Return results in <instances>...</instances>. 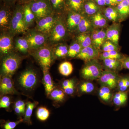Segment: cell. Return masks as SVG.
Returning <instances> with one entry per match:
<instances>
[{"label":"cell","instance_id":"cell-48","mask_svg":"<svg viewBox=\"0 0 129 129\" xmlns=\"http://www.w3.org/2000/svg\"><path fill=\"white\" fill-rule=\"evenodd\" d=\"M106 6H108L109 7H114L117 6L118 3L116 0H106Z\"/></svg>","mask_w":129,"mask_h":129},{"label":"cell","instance_id":"cell-40","mask_svg":"<svg viewBox=\"0 0 129 129\" xmlns=\"http://www.w3.org/2000/svg\"><path fill=\"white\" fill-rule=\"evenodd\" d=\"M101 49L103 52H104L114 50L119 51L120 48L119 46L117 45L110 41L107 40L103 44Z\"/></svg>","mask_w":129,"mask_h":129},{"label":"cell","instance_id":"cell-2","mask_svg":"<svg viewBox=\"0 0 129 129\" xmlns=\"http://www.w3.org/2000/svg\"><path fill=\"white\" fill-rule=\"evenodd\" d=\"M64 14L60 15L55 26L48 35L47 41L51 45L59 44L68 37L70 33L66 26Z\"/></svg>","mask_w":129,"mask_h":129},{"label":"cell","instance_id":"cell-38","mask_svg":"<svg viewBox=\"0 0 129 129\" xmlns=\"http://www.w3.org/2000/svg\"><path fill=\"white\" fill-rule=\"evenodd\" d=\"M95 89L94 84L89 81H86L80 84L79 90L81 93L88 94L92 92Z\"/></svg>","mask_w":129,"mask_h":129},{"label":"cell","instance_id":"cell-33","mask_svg":"<svg viewBox=\"0 0 129 129\" xmlns=\"http://www.w3.org/2000/svg\"><path fill=\"white\" fill-rule=\"evenodd\" d=\"M124 55L120 53L119 51L114 50L104 52L100 53L99 58L102 60H104L106 58L122 60L124 57Z\"/></svg>","mask_w":129,"mask_h":129},{"label":"cell","instance_id":"cell-34","mask_svg":"<svg viewBox=\"0 0 129 129\" xmlns=\"http://www.w3.org/2000/svg\"><path fill=\"white\" fill-rule=\"evenodd\" d=\"M82 48L77 41H74L69 46L67 56L72 58H76L80 52Z\"/></svg>","mask_w":129,"mask_h":129},{"label":"cell","instance_id":"cell-11","mask_svg":"<svg viewBox=\"0 0 129 129\" xmlns=\"http://www.w3.org/2000/svg\"><path fill=\"white\" fill-rule=\"evenodd\" d=\"M9 32H3L0 37V52L3 56L13 52L14 48L13 37Z\"/></svg>","mask_w":129,"mask_h":129},{"label":"cell","instance_id":"cell-49","mask_svg":"<svg viewBox=\"0 0 129 129\" xmlns=\"http://www.w3.org/2000/svg\"><path fill=\"white\" fill-rule=\"evenodd\" d=\"M95 2L99 7L106 6V0H94Z\"/></svg>","mask_w":129,"mask_h":129},{"label":"cell","instance_id":"cell-14","mask_svg":"<svg viewBox=\"0 0 129 129\" xmlns=\"http://www.w3.org/2000/svg\"><path fill=\"white\" fill-rule=\"evenodd\" d=\"M100 54L99 50L91 45L82 48L76 58L86 62L93 59H98Z\"/></svg>","mask_w":129,"mask_h":129},{"label":"cell","instance_id":"cell-18","mask_svg":"<svg viewBox=\"0 0 129 129\" xmlns=\"http://www.w3.org/2000/svg\"><path fill=\"white\" fill-rule=\"evenodd\" d=\"M0 90L2 95H13L16 94L17 91L14 88L11 77L2 76L1 81Z\"/></svg>","mask_w":129,"mask_h":129},{"label":"cell","instance_id":"cell-6","mask_svg":"<svg viewBox=\"0 0 129 129\" xmlns=\"http://www.w3.org/2000/svg\"><path fill=\"white\" fill-rule=\"evenodd\" d=\"M25 37L29 45V50L34 51L45 46L48 40V35L36 29L28 30Z\"/></svg>","mask_w":129,"mask_h":129},{"label":"cell","instance_id":"cell-37","mask_svg":"<svg viewBox=\"0 0 129 129\" xmlns=\"http://www.w3.org/2000/svg\"><path fill=\"white\" fill-rule=\"evenodd\" d=\"M117 88L119 91L124 92L129 91V75L120 76Z\"/></svg>","mask_w":129,"mask_h":129},{"label":"cell","instance_id":"cell-36","mask_svg":"<svg viewBox=\"0 0 129 129\" xmlns=\"http://www.w3.org/2000/svg\"><path fill=\"white\" fill-rule=\"evenodd\" d=\"M37 103L28 102L26 105V110L25 111V116L23 119V121L28 124H32L31 121V117L32 116L33 110L36 106Z\"/></svg>","mask_w":129,"mask_h":129},{"label":"cell","instance_id":"cell-15","mask_svg":"<svg viewBox=\"0 0 129 129\" xmlns=\"http://www.w3.org/2000/svg\"><path fill=\"white\" fill-rule=\"evenodd\" d=\"M121 25L120 23H113L106 28L107 40L110 41L117 45H119Z\"/></svg>","mask_w":129,"mask_h":129},{"label":"cell","instance_id":"cell-53","mask_svg":"<svg viewBox=\"0 0 129 129\" xmlns=\"http://www.w3.org/2000/svg\"><path fill=\"white\" fill-rule=\"evenodd\" d=\"M127 2H128V5L129 6V0H127Z\"/></svg>","mask_w":129,"mask_h":129},{"label":"cell","instance_id":"cell-22","mask_svg":"<svg viewBox=\"0 0 129 129\" xmlns=\"http://www.w3.org/2000/svg\"><path fill=\"white\" fill-rule=\"evenodd\" d=\"M23 5V17L25 25L28 29L31 27L36 22V18L34 13L30 9L29 4Z\"/></svg>","mask_w":129,"mask_h":129},{"label":"cell","instance_id":"cell-52","mask_svg":"<svg viewBox=\"0 0 129 129\" xmlns=\"http://www.w3.org/2000/svg\"><path fill=\"white\" fill-rule=\"evenodd\" d=\"M116 1H117V2L118 3H120V2H122L123 0H116Z\"/></svg>","mask_w":129,"mask_h":129},{"label":"cell","instance_id":"cell-47","mask_svg":"<svg viewBox=\"0 0 129 129\" xmlns=\"http://www.w3.org/2000/svg\"><path fill=\"white\" fill-rule=\"evenodd\" d=\"M14 107L21 108L24 111H25V104L24 102L23 101H20V100L17 101L15 103Z\"/></svg>","mask_w":129,"mask_h":129},{"label":"cell","instance_id":"cell-35","mask_svg":"<svg viewBox=\"0 0 129 129\" xmlns=\"http://www.w3.org/2000/svg\"><path fill=\"white\" fill-rule=\"evenodd\" d=\"M58 70L61 74L64 76H68L72 73L73 67L71 62L64 61L59 65Z\"/></svg>","mask_w":129,"mask_h":129},{"label":"cell","instance_id":"cell-10","mask_svg":"<svg viewBox=\"0 0 129 129\" xmlns=\"http://www.w3.org/2000/svg\"><path fill=\"white\" fill-rule=\"evenodd\" d=\"M120 76L117 73L109 70H103L101 75L97 80L101 86H107L111 89L117 87Z\"/></svg>","mask_w":129,"mask_h":129},{"label":"cell","instance_id":"cell-21","mask_svg":"<svg viewBox=\"0 0 129 129\" xmlns=\"http://www.w3.org/2000/svg\"><path fill=\"white\" fill-rule=\"evenodd\" d=\"M85 0H65L67 11H73L83 14Z\"/></svg>","mask_w":129,"mask_h":129},{"label":"cell","instance_id":"cell-25","mask_svg":"<svg viewBox=\"0 0 129 129\" xmlns=\"http://www.w3.org/2000/svg\"><path fill=\"white\" fill-rule=\"evenodd\" d=\"M100 11L99 6L92 0H85L83 7V13L88 16L94 15Z\"/></svg>","mask_w":129,"mask_h":129},{"label":"cell","instance_id":"cell-46","mask_svg":"<svg viewBox=\"0 0 129 129\" xmlns=\"http://www.w3.org/2000/svg\"><path fill=\"white\" fill-rule=\"evenodd\" d=\"M3 4L10 7H13L15 6V3L17 2V0H2Z\"/></svg>","mask_w":129,"mask_h":129},{"label":"cell","instance_id":"cell-43","mask_svg":"<svg viewBox=\"0 0 129 129\" xmlns=\"http://www.w3.org/2000/svg\"><path fill=\"white\" fill-rule=\"evenodd\" d=\"M11 104L10 98L9 97L4 96L2 98L0 101L1 108H7Z\"/></svg>","mask_w":129,"mask_h":129},{"label":"cell","instance_id":"cell-45","mask_svg":"<svg viewBox=\"0 0 129 129\" xmlns=\"http://www.w3.org/2000/svg\"><path fill=\"white\" fill-rule=\"evenodd\" d=\"M122 61L123 68L129 70V56L125 55Z\"/></svg>","mask_w":129,"mask_h":129},{"label":"cell","instance_id":"cell-19","mask_svg":"<svg viewBox=\"0 0 129 129\" xmlns=\"http://www.w3.org/2000/svg\"><path fill=\"white\" fill-rule=\"evenodd\" d=\"M103 60V67L105 70L117 73L123 69L122 60L106 58Z\"/></svg>","mask_w":129,"mask_h":129},{"label":"cell","instance_id":"cell-41","mask_svg":"<svg viewBox=\"0 0 129 129\" xmlns=\"http://www.w3.org/2000/svg\"><path fill=\"white\" fill-rule=\"evenodd\" d=\"M63 91L59 89H54L51 92L50 95L53 100L58 102H62L65 97Z\"/></svg>","mask_w":129,"mask_h":129},{"label":"cell","instance_id":"cell-13","mask_svg":"<svg viewBox=\"0 0 129 129\" xmlns=\"http://www.w3.org/2000/svg\"><path fill=\"white\" fill-rule=\"evenodd\" d=\"M13 11L11 7L5 5H1L0 9V27L1 30L8 31Z\"/></svg>","mask_w":129,"mask_h":129},{"label":"cell","instance_id":"cell-26","mask_svg":"<svg viewBox=\"0 0 129 129\" xmlns=\"http://www.w3.org/2000/svg\"><path fill=\"white\" fill-rule=\"evenodd\" d=\"M102 13L108 21H111L113 23H120L116 7H108L103 10Z\"/></svg>","mask_w":129,"mask_h":129},{"label":"cell","instance_id":"cell-24","mask_svg":"<svg viewBox=\"0 0 129 129\" xmlns=\"http://www.w3.org/2000/svg\"><path fill=\"white\" fill-rule=\"evenodd\" d=\"M52 12L58 15H62L67 12L65 0H49Z\"/></svg>","mask_w":129,"mask_h":129},{"label":"cell","instance_id":"cell-3","mask_svg":"<svg viewBox=\"0 0 129 129\" xmlns=\"http://www.w3.org/2000/svg\"><path fill=\"white\" fill-rule=\"evenodd\" d=\"M21 61V57L13 52L4 56L1 68L2 76L11 77L18 69Z\"/></svg>","mask_w":129,"mask_h":129},{"label":"cell","instance_id":"cell-16","mask_svg":"<svg viewBox=\"0 0 129 129\" xmlns=\"http://www.w3.org/2000/svg\"><path fill=\"white\" fill-rule=\"evenodd\" d=\"M92 45L98 50L107 40L106 28L95 29L91 33Z\"/></svg>","mask_w":129,"mask_h":129},{"label":"cell","instance_id":"cell-29","mask_svg":"<svg viewBox=\"0 0 129 129\" xmlns=\"http://www.w3.org/2000/svg\"><path fill=\"white\" fill-rule=\"evenodd\" d=\"M128 92L118 91L113 96L112 101L115 106L121 107L127 103L128 98Z\"/></svg>","mask_w":129,"mask_h":129},{"label":"cell","instance_id":"cell-32","mask_svg":"<svg viewBox=\"0 0 129 129\" xmlns=\"http://www.w3.org/2000/svg\"><path fill=\"white\" fill-rule=\"evenodd\" d=\"M16 49L23 53H26L29 51L28 42L24 37H19L16 40L15 43Z\"/></svg>","mask_w":129,"mask_h":129},{"label":"cell","instance_id":"cell-50","mask_svg":"<svg viewBox=\"0 0 129 129\" xmlns=\"http://www.w3.org/2000/svg\"><path fill=\"white\" fill-rule=\"evenodd\" d=\"M14 111H15V112L17 114H19V115L23 114L25 112V111L23 110L22 109H21V108L15 107H14Z\"/></svg>","mask_w":129,"mask_h":129},{"label":"cell","instance_id":"cell-1","mask_svg":"<svg viewBox=\"0 0 129 129\" xmlns=\"http://www.w3.org/2000/svg\"><path fill=\"white\" fill-rule=\"evenodd\" d=\"M28 30L24 19L23 5L18 3L13 9L8 32L14 36Z\"/></svg>","mask_w":129,"mask_h":129},{"label":"cell","instance_id":"cell-17","mask_svg":"<svg viewBox=\"0 0 129 129\" xmlns=\"http://www.w3.org/2000/svg\"><path fill=\"white\" fill-rule=\"evenodd\" d=\"M95 29L90 16L83 13L76 33L78 34L83 33H91Z\"/></svg>","mask_w":129,"mask_h":129},{"label":"cell","instance_id":"cell-8","mask_svg":"<svg viewBox=\"0 0 129 129\" xmlns=\"http://www.w3.org/2000/svg\"><path fill=\"white\" fill-rule=\"evenodd\" d=\"M60 15L53 13L51 15L41 18L36 22L35 29L48 35Z\"/></svg>","mask_w":129,"mask_h":129},{"label":"cell","instance_id":"cell-31","mask_svg":"<svg viewBox=\"0 0 129 129\" xmlns=\"http://www.w3.org/2000/svg\"><path fill=\"white\" fill-rule=\"evenodd\" d=\"M91 33L79 34L76 36V40L78 42L82 48L92 45Z\"/></svg>","mask_w":129,"mask_h":129},{"label":"cell","instance_id":"cell-20","mask_svg":"<svg viewBox=\"0 0 129 129\" xmlns=\"http://www.w3.org/2000/svg\"><path fill=\"white\" fill-rule=\"evenodd\" d=\"M90 17L95 29L107 27L108 21L101 11Z\"/></svg>","mask_w":129,"mask_h":129},{"label":"cell","instance_id":"cell-7","mask_svg":"<svg viewBox=\"0 0 129 129\" xmlns=\"http://www.w3.org/2000/svg\"><path fill=\"white\" fill-rule=\"evenodd\" d=\"M18 81L22 89L25 90L34 89L38 83L37 74L33 70H25L21 73L19 77Z\"/></svg>","mask_w":129,"mask_h":129},{"label":"cell","instance_id":"cell-5","mask_svg":"<svg viewBox=\"0 0 129 129\" xmlns=\"http://www.w3.org/2000/svg\"><path fill=\"white\" fill-rule=\"evenodd\" d=\"M29 4L35 16L36 22L53 13L49 0H32Z\"/></svg>","mask_w":129,"mask_h":129},{"label":"cell","instance_id":"cell-44","mask_svg":"<svg viewBox=\"0 0 129 129\" xmlns=\"http://www.w3.org/2000/svg\"><path fill=\"white\" fill-rule=\"evenodd\" d=\"M64 93L68 95L73 94L75 91V82L74 80L67 88L63 89Z\"/></svg>","mask_w":129,"mask_h":129},{"label":"cell","instance_id":"cell-42","mask_svg":"<svg viewBox=\"0 0 129 129\" xmlns=\"http://www.w3.org/2000/svg\"><path fill=\"white\" fill-rule=\"evenodd\" d=\"M23 122V119H21L16 122H7L3 125L4 129H14L19 123Z\"/></svg>","mask_w":129,"mask_h":129},{"label":"cell","instance_id":"cell-39","mask_svg":"<svg viewBox=\"0 0 129 129\" xmlns=\"http://www.w3.org/2000/svg\"><path fill=\"white\" fill-rule=\"evenodd\" d=\"M50 114V112L45 107H40L38 108L36 113L37 118L41 121H45L47 120Z\"/></svg>","mask_w":129,"mask_h":129},{"label":"cell","instance_id":"cell-27","mask_svg":"<svg viewBox=\"0 0 129 129\" xmlns=\"http://www.w3.org/2000/svg\"><path fill=\"white\" fill-rule=\"evenodd\" d=\"M53 52V56L57 58H63L68 56L69 46L66 44L59 43L55 45Z\"/></svg>","mask_w":129,"mask_h":129},{"label":"cell","instance_id":"cell-30","mask_svg":"<svg viewBox=\"0 0 129 129\" xmlns=\"http://www.w3.org/2000/svg\"><path fill=\"white\" fill-rule=\"evenodd\" d=\"M44 73V86L46 92L47 96L50 95L51 92L54 89L52 79L49 72V69H43Z\"/></svg>","mask_w":129,"mask_h":129},{"label":"cell","instance_id":"cell-28","mask_svg":"<svg viewBox=\"0 0 129 129\" xmlns=\"http://www.w3.org/2000/svg\"><path fill=\"white\" fill-rule=\"evenodd\" d=\"M99 98L104 103H108L112 100V89L107 86H101L98 91Z\"/></svg>","mask_w":129,"mask_h":129},{"label":"cell","instance_id":"cell-9","mask_svg":"<svg viewBox=\"0 0 129 129\" xmlns=\"http://www.w3.org/2000/svg\"><path fill=\"white\" fill-rule=\"evenodd\" d=\"M34 55L43 69H49L53 56V52L47 46L42 47L34 51Z\"/></svg>","mask_w":129,"mask_h":129},{"label":"cell","instance_id":"cell-23","mask_svg":"<svg viewBox=\"0 0 129 129\" xmlns=\"http://www.w3.org/2000/svg\"><path fill=\"white\" fill-rule=\"evenodd\" d=\"M120 22L127 20L129 18V6L127 0H123L116 6Z\"/></svg>","mask_w":129,"mask_h":129},{"label":"cell","instance_id":"cell-4","mask_svg":"<svg viewBox=\"0 0 129 129\" xmlns=\"http://www.w3.org/2000/svg\"><path fill=\"white\" fill-rule=\"evenodd\" d=\"M103 71V67L98 59H93L85 62L81 71V75L86 80H94L98 79Z\"/></svg>","mask_w":129,"mask_h":129},{"label":"cell","instance_id":"cell-12","mask_svg":"<svg viewBox=\"0 0 129 129\" xmlns=\"http://www.w3.org/2000/svg\"><path fill=\"white\" fill-rule=\"evenodd\" d=\"M66 14L65 23L67 29L70 33H76L82 14L69 11Z\"/></svg>","mask_w":129,"mask_h":129},{"label":"cell","instance_id":"cell-51","mask_svg":"<svg viewBox=\"0 0 129 129\" xmlns=\"http://www.w3.org/2000/svg\"><path fill=\"white\" fill-rule=\"evenodd\" d=\"M17 2L18 4L24 5L25 4L29 3L32 0H17Z\"/></svg>","mask_w":129,"mask_h":129}]
</instances>
